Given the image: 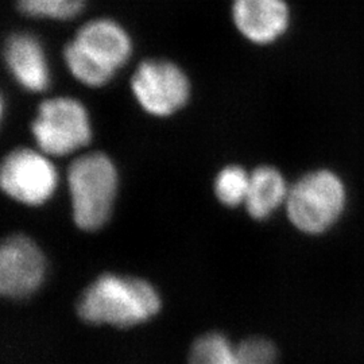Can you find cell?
Returning a JSON list of instances; mask_svg holds the SVG:
<instances>
[{"label":"cell","mask_w":364,"mask_h":364,"mask_svg":"<svg viewBox=\"0 0 364 364\" xmlns=\"http://www.w3.org/2000/svg\"><path fill=\"white\" fill-rule=\"evenodd\" d=\"M134 52L129 31L115 19L93 18L78 27L63 50L69 75L88 88H103Z\"/></svg>","instance_id":"1"},{"label":"cell","mask_w":364,"mask_h":364,"mask_svg":"<svg viewBox=\"0 0 364 364\" xmlns=\"http://www.w3.org/2000/svg\"><path fill=\"white\" fill-rule=\"evenodd\" d=\"M161 308L156 289L132 277L105 274L78 299V316L91 324L129 328L150 320Z\"/></svg>","instance_id":"2"},{"label":"cell","mask_w":364,"mask_h":364,"mask_svg":"<svg viewBox=\"0 0 364 364\" xmlns=\"http://www.w3.org/2000/svg\"><path fill=\"white\" fill-rule=\"evenodd\" d=\"M73 220L84 231H96L111 216L117 196V174L103 153L78 156L68 171Z\"/></svg>","instance_id":"3"},{"label":"cell","mask_w":364,"mask_h":364,"mask_svg":"<svg viewBox=\"0 0 364 364\" xmlns=\"http://www.w3.org/2000/svg\"><path fill=\"white\" fill-rule=\"evenodd\" d=\"M344 207V185L329 170L308 173L287 193V216L305 234L326 232L338 221Z\"/></svg>","instance_id":"4"},{"label":"cell","mask_w":364,"mask_h":364,"mask_svg":"<svg viewBox=\"0 0 364 364\" xmlns=\"http://www.w3.org/2000/svg\"><path fill=\"white\" fill-rule=\"evenodd\" d=\"M31 132L42 153L68 156L91 142V119L77 99L54 96L41 102Z\"/></svg>","instance_id":"5"},{"label":"cell","mask_w":364,"mask_h":364,"mask_svg":"<svg viewBox=\"0 0 364 364\" xmlns=\"http://www.w3.org/2000/svg\"><path fill=\"white\" fill-rule=\"evenodd\" d=\"M131 93L149 115L169 117L192 96V84L181 66L165 58H147L132 72Z\"/></svg>","instance_id":"6"},{"label":"cell","mask_w":364,"mask_h":364,"mask_svg":"<svg viewBox=\"0 0 364 364\" xmlns=\"http://www.w3.org/2000/svg\"><path fill=\"white\" fill-rule=\"evenodd\" d=\"M3 191L27 205H41L57 186V170L42 151L16 149L4 158L0 170Z\"/></svg>","instance_id":"7"},{"label":"cell","mask_w":364,"mask_h":364,"mask_svg":"<svg viewBox=\"0 0 364 364\" xmlns=\"http://www.w3.org/2000/svg\"><path fill=\"white\" fill-rule=\"evenodd\" d=\"M45 258L25 235L7 237L0 250V291L9 299H26L42 284Z\"/></svg>","instance_id":"8"},{"label":"cell","mask_w":364,"mask_h":364,"mask_svg":"<svg viewBox=\"0 0 364 364\" xmlns=\"http://www.w3.org/2000/svg\"><path fill=\"white\" fill-rule=\"evenodd\" d=\"M231 19L236 31L250 43L266 46L277 42L290 25L287 0H232Z\"/></svg>","instance_id":"9"},{"label":"cell","mask_w":364,"mask_h":364,"mask_svg":"<svg viewBox=\"0 0 364 364\" xmlns=\"http://www.w3.org/2000/svg\"><path fill=\"white\" fill-rule=\"evenodd\" d=\"M3 60L14 81L30 93H42L50 85L46 52L34 34L16 31L4 41Z\"/></svg>","instance_id":"10"},{"label":"cell","mask_w":364,"mask_h":364,"mask_svg":"<svg viewBox=\"0 0 364 364\" xmlns=\"http://www.w3.org/2000/svg\"><path fill=\"white\" fill-rule=\"evenodd\" d=\"M277 350L266 338H252L232 346L221 333L197 338L189 364H275Z\"/></svg>","instance_id":"11"},{"label":"cell","mask_w":364,"mask_h":364,"mask_svg":"<svg viewBox=\"0 0 364 364\" xmlns=\"http://www.w3.org/2000/svg\"><path fill=\"white\" fill-rule=\"evenodd\" d=\"M287 181L282 174L272 166H260L250 174L246 207L248 213L262 220L269 218L282 203H287Z\"/></svg>","instance_id":"12"},{"label":"cell","mask_w":364,"mask_h":364,"mask_svg":"<svg viewBox=\"0 0 364 364\" xmlns=\"http://www.w3.org/2000/svg\"><path fill=\"white\" fill-rule=\"evenodd\" d=\"M88 0H15L19 13L34 19L66 22L85 9Z\"/></svg>","instance_id":"13"},{"label":"cell","mask_w":364,"mask_h":364,"mask_svg":"<svg viewBox=\"0 0 364 364\" xmlns=\"http://www.w3.org/2000/svg\"><path fill=\"white\" fill-rule=\"evenodd\" d=\"M250 174L240 166H227L216 178L215 192L224 205L236 207L246 201Z\"/></svg>","instance_id":"14"}]
</instances>
